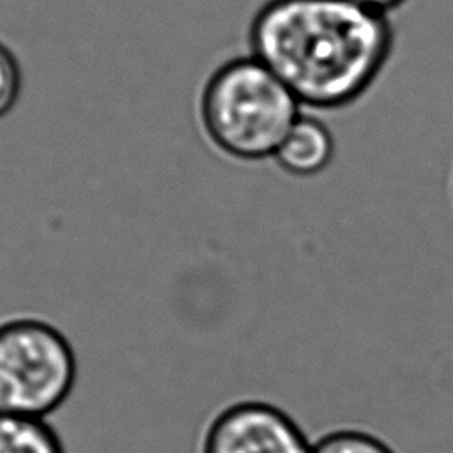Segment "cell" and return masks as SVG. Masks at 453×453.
I'll return each mask as SVG.
<instances>
[{"label":"cell","mask_w":453,"mask_h":453,"mask_svg":"<svg viewBox=\"0 0 453 453\" xmlns=\"http://www.w3.org/2000/svg\"><path fill=\"white\" fill-rule=\"evenodd\" d=\"M334 156V138L329 127L301 115L274 154L280 168L294 177H313L324 172Z\"/></svg>","instance_id":"5b68a950"},{"label":"cell","mask_w":453,"mask_h":453,"mask_svg":"<svg viewBox=\"0 0 453 453\" xmlns=\"http://www.w3.org/2000/svg\"><path fill=\"white\" fill-rule=\"evenodd\" d=\"M451 191H453V180H451Z\"/></svg>","instance_id":"30bf717a"},{"label":"cell","mask_w":453,"mask_h":453,"mask_svg":"<svg viewBox=\"0 0 453 453\" xmlns=\"http://www.w3.org/2000/svg\"><path fill=\"white\" fill-rule=\"evenodd\" d=\"M250 44L301 104L340 110L377 81L395 30L386 12L356 0H267L253 16Z\"/></svg>","instance_id":"6da1fadb"},{"label":"cell","mask_w":453,"mask_h":453,"mask_svg":"<svg viewBox=\"0 0 453 453\" xmlns=\"http://www.w3.org/2000/svg\"><path fill=\"white\" fill-rule=\"evenodd\" d=\"M76 379L74 347L53 322L0 319V414L48 419L69 400Z\"/></svg>","instance_id":"3957f363"},{"label":"cell","mask_w":453,"mask_h":453,"mask_svg":"<svg viewBox=\"0 0 453 453\" xmlns=\"http://www.w3.org/2000/svg\"><path fill=\"white\" fill-rule=\"evenodd\" d=\"M21 92V69L14 53L0 42V119L16 104Z\"/></svg>","instance_id":"ba28073f"},{"label":"cell","mask_w":453,"mask_h":453,"mask_svg":"<svg viewBox=\"0 0 453 453\" xmlns=\"http://www.w3.org/2000/svg\"><path fill=\"white\" fill-rule=\"evenodd\" d=\"M196 453H313V442L280 405L239 398L207 418Z\"/></svg>","instance_id":"277c9868"},{"label":"cell","mask_w":453,"mask_h":453,"mask_svg":"<svg viewBox=\"0 0 453 453\" xmlns=\"http://www.w3.org/2000/svg\"><path fill=\"white\" fill-rule=\"evenodd\" d=\"M0 453H65V446L48 419L0 414Z\"/></svg>","instance_id":"8992f818"},{"label":"cell","mask_w":453,"mask_h":453,"mask_svg":"<svg viewBox=\"0 0 453 453\" xmlns=\"http://www.w3.org/2000/svg\"><path fill=\"white\" fill-rule=\"evenodd\" d=\"M313 453H396L384 439L363 428H334L313 442Z\"/></svg>","instance_id":"52a82bcc"},{"label":"cell","mask_w":453,"mask_h":453,"mask_svg":"<svg viewBox=\"0 0 453 453\" xmlns=\"http://www.w3.org/2000/svg\"><path fill=\"white\" fill-rule=\"evenodd\" d=\"M356 2H359V4H363V5H366V7H372V9H375V11H380V12H389V11H393V9H396V7H400L402 4H405L407 0H356Z\"/></svg>","instance_id":"9c48e42d"},{"label":"cell","mask_w":453,"mask_h":453,"mask_svg":"<svg viewBox=\"0 0 453 453\" xmlns=\"http://www.w3.org/2000/svg\"><path fill=\"white\" fill-rule=\"evenodd\" d=\"M202 124L212 143L230 157H274L301 117V103L257 57L218 67L200 101Z\"/></svg>","instance_id":"7a4b0ae2"}]
</instances>
